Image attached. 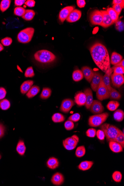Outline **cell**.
<instances>
[{"label":"cell","mask_w":124,"mask_h":186,"mask_svg":"<svg viewBox=\"0 0 124 186\" xmlns=\"http://www.w3.org/2000/svg\"><path fill=\"white\" fill-rule=\"evenodd\" d=\"M84 93L86 94V101L84 106L87 109H90L91 104L93 101L92 90L90 88H87L84 90Z\"/></svg>","instance_id":"9a60e30c"},{"label":"cell","mask_w":124,"mask_h":186,"mask_svg":"<svg viewBox=\"0 0 124 186\" xmlns=\"http://www.w3.org/2000/svg\"><path fill=\"white\" fill-rule=\"evenodd\" d=\"M64 127L65 129L67 130H72L75 127V125L72 121L68 120L65 123Z\"/></svg>","instance_id":"7dc6e473"},{"label":"cell","mask_w":124,"mask_h":186,"mask_svg":"<svg viewBox=\"0 0 124 186\" xmlns=\"http://www.w3.org/2000/svg\"><path fill=\"white\" fill-rule=\"evenodd\" d=\"M106 11L114 23L118 20L119 15L112 8H108Z\"/></svg>","instance_id":"836d02e7"},{"label":"cell","mask_w":124,"mask_h":186,"mask_svg":"<svg viewBox=\"0 0 124 186\" xmlns=\"http://www.w3.org/2000/svg\"><path fill=\"white\" fill-rule=\"evenodd\" d=\"M113 141L118 143L122 145L123 148L124 147V135L123 132L121 131L117 136V137H116L115 139Z\"/></svg>","instance_id":"ab89813d"},{"label":"cell","mask_w":124,"mask_h":186,"mask_svg":"<svg viewBox=\"0 0 124 186\" xmlns=\"http://www.w3.org/2000/svg\"><path fill=\"white\" fill-rule=\"evenodd\" d=\"M103 18V15L100 10H94L90 13V21L93 25H101Z\"/></svg>","instance_id":"52a82bcc"},{"label":"cell","mask_w":124,"mask_h":186,"mask_svg":"<svg viewBox=\"0 0 124 186\" xmlns=\"http://www.w3.org/2000/svg\"><path fill=\"white\" fill-rule=\"evenodd\" d=\"M124 59L122 60L119 63H118V64L116 65H114V66H121L124 68Z\"/></svg>","instance_id":"91938a15"},{"label":"cell","mask_w":124,"mask_h":186,"mask_svg":"<svg viewBox=\"0 0 124 186\" xmlns=\"http://www.w3.org/2000/svg\"><path fill=\"white\" fill-rule=\"evenodd\" d=\"M100 11L102 13L103 17V21L100 26L103 28H106L114 23L106 10H101Z\"/></svg>","instance_id":"4fadbf2b"},{"label":"cell","mask_w":124,"mask_h":186,"mask_svg":"<svg viewBox=\"0 0 124 186\" xmlns=\"http://www.w3.org/2000/svg\"><path fill=\"white\" fill-rule=\"evenodd\" d=\"M75 104V102L72 100L70 98L64 99L62 101L61 105L60 111L64 113H68Z\"/></svg>","instance_id":"30bf717a"},{"label":"cell","mask_w":124,"mask_h":186,"mask_svg":"<svg viewBox=\"0 0 124 186\" xmlns=\"http://www.w3.org/2000/svg\"><path fill=\"white\" fill-rule=\"evenodd\" d=\"M103 131L107 141H114L121 130L114 125L108 123H103L100 126Z\"/></svg>","instance_id":"7a4b0ae2"},{"label":"cell","mask_w":124,"mask_h":186,"mask_svg":"<svg viewBox=\"0 0 124 186\" xmlns=\"http://www.w3.org/2000/svg\"><path fill=\"white\" fill-rule=\"evenodd\" d=\"M35 73L33 68L32 67L27 68L25 73V76L26 77H33L34 76Z\"/></svg>","instance_id":"b9f144b4"},{"label":"cell","mask_w":124,"mask_h":186,"mask_svg":"<svg viewBox=\"0 0 124 186\" xmlns=\"http://www.w3.org/2000/svg\"><path fill=\"white\" fill-rule=\"evenodd\" d=\"M33 82L32 80H27L24 82L21 86V92L22 94L26 93L32 87Z\"/></svg>","instance_id":"44dd1931"},{"label":"cell","mask_w":124,"mask_h":186,"mask_svg":"<svg viewBox=\"0 0 124 186\" xmlns=\"http://www.w3.org/2000/svg\"><path fill=\"white\" fill-rule=\"evenodd\" d=\"M94 163L92 161H83L78 166V168L82 171H86L90 169L93 165Z\"/></svg>","instance_id":"603a6c76"},{"label":"cell","mask_w":124,"mask_h":186,"mask_svg":"<svg viewBox=\"0 0 124 186\" xmlns=\"http://www.w3.org/2000/svg\"><path fill=\"white\" fill-rule=\"evenodd\" d=\"M90 53L94 63L103 72L110 68V59L106 47L100 43L94 44L90 48Z\"/></svg>","instance_id":"6da1fadb"},{"label":"cell","mask_w":124,"mask_h":186,"mask_svg":"<svg viewBox=\"0 0 124 186\" xmlns=\"http://www.w3.org/2000/svg\"><path fill=\"white\" fill-rule=\"evenodd\" d=\"M63 144L64 148H65L66 149H67V150H73L77 146H70L67 145V144L65 143L64 141H63Z\"/></svg>","instance_id":"f5cc1de1"},{"label":"cell","mask_w":124,"mask_h":186,"mask_svg":"<svg viewBox=\"0 0 124 186\" xmlns=\"http://www.w3.org/2000/svg\"><path fill=\"white\" fill-rule=\"evenodd\" d=\"M34 28L31 27L23 29L17 35L18 41L23 44L30 42L34 34Z\"/></svg>","instance_id":"5b68a950"},{"label":"cell","mask_w":124,"mask_h":186,"mask_svg":"<svg viewBox=\"0 0 124 186\" xmlns=\"http://www.w3.org/2000/svg\"><path fill=\"white\" fill-rule=\"evenodd\" d=\"M1 154H0V160H1Z\"/></svg>","instance_id":"be15d7a7"},{"label":"cell","mask_w":124,"mask_h":186,"mask_svg":"<svg viewBox=\"0 0 124 186\" xmlns=\"http://www.w3.org/2000/svg\"><path fill=\"white\" fill-rule=\"evenodd\" d=\"M36 4V2L34 0H28L25 3V4L29 7L32 8L34 7Z\"/></svg>","instance_id":"db71d44e"},{"label":"cell","mask_w":124,"mask_h":186,"mask_svg":"<svg viewBox=\"0 0 124 186\" xmlns=\"http://www.w3.org/2000/svg\"><path fill=\"white\" fill-rule=\"evenodd\" d=\"M1 42L3 45L4 46H9L13 42V40L11 38L7 37L2 39Z\"/></svg>","instance_id":"f6af8a7d"},{"label":"cell","mask_w":124,"mask_h":186,"mask_svg":"<svg viewBox=\"0 0 124 186\" xmlns=\"http://www.w3.org/2000/svg\"><path fill=\"white\" fill-rule=\"evenodd\" d=\"M113 180L116 183H121L122 179V175L121 172L118 171H116L113 173L112 176Z\"/></svg>","instance_id":"f35d334b"},{"label":"cell","mask_w":124,"mask_h":186,"mask_svg":"<svg viewBox=\"0 0 124 186\" xmlns=\"http://www.w3.org/2000/svg\"><path fill=\"white\" fill-rule=\"evenodd\" d=\"M96 130L93 128L88 129L86 132V135L87 137L93 138L96 136Z\"/></svg>","instance_id":"c3c4849f"},{"label":"cell","mask_w":124,"mask_h":186,"mask_svg":"<svg viewBox=\"0 0 124 186\" xmlns=\"http://www.w3.org/2000/svg\"><path fill=\"white\" fill-rule=\"evenodd\" d=\"M109 144L110 150L114 153H118L123 151V148L122 145L116 141H109Z\"/></svg>","instance_id":"d6986e66"},{"label":"cell","mask_w":124,"mask_h":186,"mask_svg":"<svg viewBox=\"0 0 124 186\" xmlns=\"http://www.w3.org/2000/svg\"><path fill=\"white\" fill-rule=\"evenodd\" d=\"M120 106L119 102L116 101H110L107 105V109L110 111H116Z\"/></svg>","instance_id":"4dcf8cb0"},{"label":"cell","mask_w":124,"mask_h":186,"mask_svg":"<svg viewBox=\"0 0 124 186\" xmlns=\"http://www.w3.org/2000/svg\"><path fill=\"white\" fill-rule=\"evenodd\" d=\"M82 12L78 9H74L70 13L66 20L69 22H75L81 17Z\"/></svg>","instance_id":"5bb4252c"},{"label":"cell","mask_w":124,"mask_h":186,"mask_svg":"<svg viewBox=\"0 0 124 186\" xmlns=\"http://www.w3.org/2000/svg\"><path fill=\"white\" fill-rule=\"evenodd\" d=\"M113 86L116 88H120L124 83L123 75L113 74L111 77Z\"/></svg>","instance_id":"7c38bea8"},{"label":"cell","mask_w":124,"mask_h":186,"mask_svg":"<svg viewBox=\"0 0 124 186\" xmlns=\"http://www.w3.org/2000/svg\"><path fill=\"white\" fill-rule=\"evenodd\" d=\"M25 2H26V1H24V0H15V4L16 6L20 7L25 3Z\"/></svg>","instance_id":"680465c9"},{"label":"cell","mask_w":124,"mask_h":186,"mask_svg":"<svg viewBox=\"0 0 124 186\" xmlns=\"http://www.w3.org/2000/svg\"><path fill=\"white\" fill-rule=\"evenodd\" d=\"M75 9L72 6L65 7L60 11L59 14V19L61 22L63 23L67 19L70 13Z\"/></svg>","instance_id":"8fae6325"},{"label":"cell","mask_w":124,"mask_h":186,"mask_svg":"<svg viewBox=\"0 0 124 186\" xmlns=\"http://www.w3.org/2000/svg\"><path fill=\"white\" fill-rule=\"evenodd\" d=\"M3 49L4 47L3 45L0 43V52H2V51L3 50Z\"/></svg>","instance_id":"94428289"},{"label":"cell","mask_w":124,"mask_h":186,"mask_svg":"<svg viewBox=\"0 0 124 186\" xmlns=\"http://www.w3.org/2000/svg\"><path fill=\"white\" fill-rule=\"evenodd\" d=\"M116 28L119 32L124 31V23L121 20H118L116 22Z\"/></svg>","instance_id":"ee69618b"},{"label":"cell","mask_w":124,"mask_h":186,"mask_svg":"<svg viewBox=\"0 0 124 186\" xmlns=\"http://www.w3.org/2000/svg\"><path fill=\"white\" fill-rule=\"evenodd\" d=\"M17 68L18 69V70H19L20 71H21V72H22V71L21 70V68H20L19 66H17Z\"/></svg>","instance_id":"6125c7cd"},{"label":"cell","mask_w":124,"mask_h":186,"mask_svg":"<svg viewBox=\"0 0 124 186\" xmlns=\"http://www.w3.org/2000/svg\"><path fill=\"white\" fill-rule=\"evenodd\" d=\"M52 119L54 122L57 123L64 122L65 120V118L63 114L60 113H56L52 116Z\"/></svg>","instance_id":"e575fe53"},{"label":"cell","mask_w":124,"mask_h":186,"mask_svg":"<svg viewBox=\"0 0 124 186\" xmlns=\"http://www.w3.org/2000/svg\"><path fill=\"white\" fill-rule=\"evenodd\" d=\"M40 91V88L38 86H32L26 94L28 98H33Z\"/></svg>","instance_id":"4316f807"},{"label":"cell","mask_w":124,"mask_h":186,"mask_svg":"<svg viewBox=\"0 0 124 186\" xmlns=\"http://www.w3.org/2000/svg\"><path fill=\"white\" fill-rule=\"evenodd\" d=\"M86 150L84 146H81L77 148L75 154L77 157H81L85 154Z\"/></svg>","instance_id":"8d00e7d4"},{"label":"cell","mask_w":124,"mask_h":186,"mask_svg":"<svg viewBox=\"0 0 124 186\" xmlns=\"http://www.w3.org/2000/svg\"><path fill=\"white\" fill-rule=\"evenodd\" d=\"M59 160L54 157H51L48 159L47 162V166L49 169H54L57 168L59 165Z\"/></svg>","instance_id":"7402d4cb"},{"label":"cell","mask_w":124,"mask_h":186,"mask_svg":"<svg viewBox=\"0 0 124 186\" xmlns=\"http://www.w3.org/2000/svg\"><path fill=\"white\" fill-rule=\"evenodd\" d=\"M86 101V94L84 93H78L75 97V102L79 106H84Z\"/></svg>","instance_id":"ac0fdd59"},{"label":"cell","mask_w":124,"mask_h":186,"mask_svg":"<svg viewBox=\"0 0 124 186\" xmlns=\"http://www.w3.org/2000/svg\"><path fill=\"white\" fill-rule=\"evenodd\" d=\"M112 69L114 70V74L123 75L124 68L121 66H114Z\"/></svg>","instance_id":"7bdbcfd3"},{"label":"cell","mask_w":124,"mask_h":186,"mask_svg":"<svg viewBox=\"0 0 124 186\" xmlns=\"http://www.w3.org/2000/svg\"><path fill=\"white\" fill-rule=\"evenodd\" d=\"M96 97L98 100L102 101L109 99V91L103 81H101L96 91Z\"/></svg>","instance_id":"8992f818"},{"label":"cell","mask_w":124,"mask_h":186,"mask_svg":"<svg viewBox=\"0 0 124 186\" xmlns=\"http://www.w3.org/2000/svg\"><path fill=\"white\" fill-rule=\"evenodd\" d=\"M34 56L36 61L42 63H52L56 59V56L52 52L44 49L38 51Z\"/></svg>","instance_id":"3957f363"},{"label":"cell","mask_w":124,"mask_h":186,"mask_svg":"<svg viewBox=\"0 0 124 186\" xmlns=\"http://www.w3.org/2000/svg\"><path fill=\"white\" fill-rule=\"evenodd\" d=\"M52 91L50 88L48 87H44L43 88L40 98L42 99H47L51 96L52 94Z\"/></svg>","instance_id":"d6a6232c"},{"label":"cell","mask_w":124,"mask_h":186,"mask_svg":"<svg viewBox=\"0 0 124 186\" xmlns=\"http://www.w3.org/2000/svg\"><path fill=\"white\" fill-rule=\"evenodd\" d=\"M26 150V147L24 141L22 140H20L17 144V148H16V150H17V153L20 155H24L25 154Z\"/></svg>","instance_id":"83f0119b"},{"label":"cell","mask_w":124,"mask_h":186,"mask_svg":"<svg viewBox=\"0 0 124 186\" xmlns=\"http://www.w3.org/2000/svg\"><path fill=\"white\" fill-rule=\"evenodd\" d=\"M77 3L78 6L80 8L84 7L86 4V2L84 0H77Z\"/></svg>","instance_id":"9f6ffc18"},{"label":"cell","mask_w":124,"mask_h":186,"mask_svg":"<svg viewBox=\"0 0 124 186\" xmlns=\"http://www.w3.org/2000/svg\"><path fill=\"white\" fill-rule=\"evenodd\" d=\"M112 8L114 9V10L118 13V15H119L122 9V6L118 4H114Z\"/></svg>","instance_id":"f907efd6"},{"label":"cell","mask_w":124,"mask_h":186,"mask_svg":"<svg viewBox=\"0 0 124 186\" xmlns=\"http://www.w3.org/2000/svg\"><path fill=\"white\" fill-rule=\"evenodd\" d=\"M11 3L10 0H3L1 1L0 4V9L1 11L4 12L10 7Z\"/></svg>","instance_id":"d590c367"},{"label":"cell","mask_w":124,"mask_h":186,"mask_svg":"<svg viewBox=\"0 0 124 186\" xmlns=\"http://www.w3.org/2000/svg\"><path fill=\"white\" fill-rule=\"evenodd\" d=\"M10 102L7 99H2L0 101V108L2 110H7L10 107Z\"/></svg>","instance_id":"74e56055"},{"label":"cell","mask_w":124,"mask_h":186,"mask_svg":"<svg viewBox=\"0 0 124 186\" xmlns=\"http://www.w3.org/2000/svg\"><path fill=\"white\" fill-rule=\"evenodd\" d=\"M123 57L120 54L116 52H113L112 54L110 63L113 65H115L118 64L122 60Z\"/></svg>","instance_id":"d4e9b609"},{"label":"cell","mask_w":124,"mask_h":186,"mask_svg":"<svg viewBox=\"0 0 124 186\" xmlns=\"http://www.w3.org/2000/svg\"><path fill=\"white\" fill-rule=\"evenodd\" d=\"M96 135L98 139L101 141H103L104 139L105 134L103 131L102 130H98L97 131Z\"/></svg>","instance_id":"681fc988"},{"label":"cell","mask_w":124,"mask_h":186,"mask_svg":"<svg viewBox=\"0 0 124 186\" xmlns=\"http://www.w3.org/2000/svg\"><path fill=\"white\" fill-rule=\"evenodd\" d=\"M66 144L70 146H77L79 141V137L76 134H74L72 137H67L64 140Z\"/></svg>","instance_id":"cb8c5ba5"},{"label":"cell","mask_w":124,"mask_h":186,"mask_svg":"<svg viewBox=\"0 0 124 186\" xmlns=\"http://www.w3.org/2000/svg\"><path fill=\"white\" fill-rule=\"evenodd\" d=\"M81 116L79 113H75L69 117L68 120L72 122H77L80 119Z\"/></svg>","instance_id":"bcb514c9"},{"label":"cell","mask_w":124,"mask_h":186,"mask_svg":"<svg viewBox=\"0 0 124 186\" xmlns=\"http://www.w3.org/2000/svg\"><path fill=\"white\" fill-rule=\"evenodd\" d=\"M6 91L3 87H0V100L3 99L6 96Z\"/></svg>","instance_id":"816d5d0a"},{"label":"cell","mask_w":124,"mask_h":186,"mask_svg":"<svg viewBox=\"0 0 124 186\" xmlns=\"http://www.w3.org/2000/svg\"><path fill=\"white\" fill-rule=\"evenodd\" d=\"M26 10L24 8L21 7H17L15 8L14 10V14L19 17H22L25 14Z\"/></svg>","instance_id":"60d3db41"},{"label":"cell","mask_w":124,"mask_h":186,"mask_svg":"<svg viewBox=\"0 0 124 186\" xmlns=\"http://www.w3.org/2000/svg\"><path fill=\"white\" fill-rule=\"evenodd\" d=\"M109 98L111 100H120L121 98V94L117 90L112 87L111 90L109 91Z\"/></svg>","instance_id":"484cf974"},{"label":"cell","mask_w":124,"mask_h":186,"mask_svg":"<svg viewBox=\"0 0 124 186\" xmlns=\"http://www.w3.org/2000/svg\"><path fill=\"white\" fill-rule=\"evenodd\" d=\"M114 120L118 122H122L124 118V112L123 110L121 109H118L116 110L114 114Z\"/></svg>","instance_id":"f1b7e54d"},{"label":"cell","mask_w":124,"mask_h":186,"mask_svg":"<svg viewBox=\"0 0 124 186\" xmlns=\"http://www.w3.org/2000/svg\"><path fill=\"white\" fill-rule=\"evenodd\" d=\"M109 116V114L106 112L91 116L89 118L88 125L92 127L100 126L106 122Z\"/></svg>","instance_id":"277c9868"},{"label":"cell","mask_w":124,"mask_h":186,"mask_svg":"<svg viewBox=\"0 0 124 186\" xmlns=\"http://www.w3.org/2000/svg\"><path fill=\"white\" fill-rule=\"evenodd\" d=\"M72 79L75 82H77L82 80L83 79V72L80 70H76L72 73Z\"/></svg>","instance_id":"1f68e13d"},{"label":"cell","mask_w":124,"mask_h":186,"mask_svg":"<svg viewBox=\"0 0 124 186\" xmlns=\"http://www.w3.org/2000/svg\"><path fill=\"white\" fill-rule=\"evenodd\" d=\"M35 14L36 13L34 10L28 9L26 10L25 14L22 16V17L23 19L26 21H31L34 17Z\"/></svg>","instance_id":"f546056e"},{"label":"cell","mask_w":124,"mask_h":186,"mask_svg":"<svg viewBox=\"0 0 124 186\" xmlns=\"http://www.w3.org/2000/svg\"><path fill=\"white\" fill-rule=\"evenodd\" d=\"M103 76L99 72H94L92 81L91 82V87L93 91H96L101 81L103 79Z\"/></svg>","instance_id":"ba28073f"},{"label":"cell","mask_w":124,"mask_h":186,"mask_svg":"<svg viewBox=\"0 0 124 186\" xmlns=\"http://www.w3.org/2000/svg\"><path fill=\"white\" fill-rule=\"evenodd\" d=\"M51 181L55 185H61L64 183V176L62 173L56 172L52 176Z\"/></svg>","instance_id":"2e32d148"},{"label":"cell","mask_w":124,"mask_h":186,"mask_svg":"<svg viewBox=\"0 0 124 186\" xmlns=\"http://www.w3.org/2000/svg\"><path fill=\"white\" fill-rule=\"evenodd\" d=\"M111 68H110L105 72L104 76H103V81L105 85L106 86L109 91L111 90L112 87L110 84V76L111 73Z\"/></svg>","instance_id":"ffe728a7"},{"label":"cell","mask_w":124,"mask_h":186,"mask_svg":"<svg viewBox=\"0 0 124 186\" xmlns=\"http://www.w3.org/2000/svg\"><path fill=\"white\" fill-rule=\"evenodd\" d=\"M90 109L91 112L95 114H102L104 111L102 103L98 100H93Z\"/></svg>","instance_id":"9c48e42d"},{"label":"cell","mask_w":124,"mask_h":186,"mask_svg":"<svg viewBox=\"0 0 124 186\" xmlns=\"http://www.w3.org/2000/svg\"><path fill=\"white\" fill-rule=\"evenodd\" d=\"M113 3L114 4H118L121 5L123 8H124V0H114L113 1Z\"/></svg>","instance_id":"6f0895ef"},{"label":"cell","mask_w":124,"mask_h":186,"mask_svg":"<svg viewBox=\"0 0 124 186\" xmlns=\"http://www.w3.org/2000/svg\"><path fill=\"white\" fill-rule=\"evenodd\" d=\"M83 76L89 83H91L93 76L94 72L92 69L88 67H82V70Z\"/></svg>","instance_id":"e0dca14e"},{"label":"cell","mask_w":124,"mask_h":186,"mask_svg":"<svg viewBox=\"0 0 124 186\" xmlns=\"http://www.w3.org/2000/svg\"><path fill=\"white\" fill-rule=\"evenodd\" d=\"M5 131V126L2 124L0 123V139L2 138L4 135Z\"/></svg>","instance_id":"11a10c76"}]
</instances>
